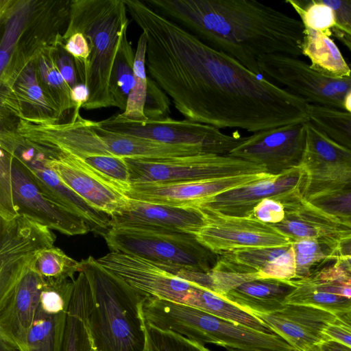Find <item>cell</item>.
<instances>
[{
  "label": "cell",
  "instance_id": "6da1fadb",
  "mask_svg": "<svg viewBox=\"0 0 351 351\" xmlns=\"http://www.w3.org/2000/svg\"><path fill=\"white\" fill-rule=\"evenodd\" d=\"M147 38L146 68L185 119L255 133L308 121V104L143 1L125 0Z\"/></svg>",
  "mask_w": 351,
  "mask_h": 351
},
{
  "label": "cell",
  "instance_id": "7a4b0ae2",
  "mask_svg": "<svg viewBox=\"0 0 351 351\" xmlns=\"http://www.w3.org/2000/svg\"><path fill=\"white\" fill-rule=\"evenodd\" d=\"M211 47L260 74L265 55H302V22L256 0H144Z\"/></svg>",
  "mask_w": 351,
  "mask_h": 351
},
{
  "label": "cell",
  "instance_id": "3957f363",
  "mask_svg": "<svg viewBox=\"0 0 351 351\" xmlns=\"http://www.w3.org/2000/svg\"><path fill=\"white\" fill-rule=\"evenodd\" d=\"M80 262L91 290L87 324L94 351H144L147 295L91 256Z\"/></svg>",
  "mask_w": 351,
  "mask_h": 351
},
{
  "label": "cell",
  "instance_id": "277c9868",
  "mask_svg": "<svg viewBox=\"0 0 351 351\" xmlns=\"http://www.w3.org/2000/svg\"><path fill=\"white\" fill-rule=\"evenodd\" d=\"M71 1H0V85L12 82L63 35Z\"/></svg>",
  "mask_w": 351,
  "mask_h": 351
},
{
  "label": "cell",
  "instance_id": "5b68a950",
  "mask_svg": "<svg viewBox=\"0 0 351 351\" xmlns=\"http://www.w3.org/2000/svg\"><path fill=\"white\" fill-rule=\"evenodd\" d=\"M125 0H72L70 17L62 38L83 34L90 47L86 86L88 99L85 110L114 106L109 90L114 60L129 19Z\"/></svg>",
  "mask_w": 351,
  "mask_h": 351
},
{
  "label": "cell",
  "instance_id": "8992f818",
  "mask_svg": "<svg viewBox=\"0 0 351 351\" xmlns=\"http://www.w3.org/2000/svg\"><path fill=\"white\" fill-rule=\"evenodd\" d=\"M145 322L200 343L243 351H297L280 335L260 332L189 306L147 295Z\"/></svg>",
  "mask_w": 351,
  "mask_h": 351
},
{
  "label": "cell",
  "instance_id": "52a82bcc",
  "mask_svg": "<svg viewBox=\"0 0 351 351\" xmlns=\"http://www.w3.org/2000/svg\"><path fill=\"white\" fill-rule=\"evenodd\" d=\"M103 236L111 252L197 271H210L219 257L201 245L194 235L180 232L110 228Z\"/></svg>",
  "mask_w": 351,
  "mask_h": 351
},
{
  "label": "cell",
  "instance_id": "ba28073f",
  "mask_svg": "<svg viewBox=\"0 0 351 351\" xmlns=\"http://www.w3.org/2000/svg\"><path fill=\"white\" fill-rule=\"evenodd\" d=\"M0 149L11 154L27 168L44 194L52 202L84 219L91 230L104 233L110 217L88 204L69 188L51 167L44 148L21 136L16 128H1Z\"/></svg>",
  "mask_w": 351,
  "mask_h": 351
},
{
  "label": "cell",
  "instance_id": "9c48e42d",
  "mask_svg": "<svg viewBox=\"0 0 351 351\" xmlns=\"http://www.w3.org/2000/svg\"><path fill=\"white\" fill-rule=\"evenodd\" d=\"M107 131L161 143L197 146L205 153L228 155L245 138L239 132L227 134L220 129L187 119L170 117L156 120H131L121 113L97 122Z\"/></svg>",
  "mask_w": 351,
  "mask_h": 351
},
{
  "label": "cell",
  "instance_id": "30bf717a",
  "mask_svg": "<svg viewBox=\"0 0 351 351\" xmlns=\"http://www.w3.org/2000/svg\"><path fill=\"white\" fill-rule=\"evenodd\" d=\"M131 185L219 178L266 172L263 166L211 153L161 160L125 158ZM267 173V172H266Z\"/></svg>",
  "mask_w": 351,
  "mask_h": 351
},
{
  "label": "cell",
  "instance_id": "8fae6325",
  "mask_svg": "<svg viewBox=\"0 0 351 351\" xmlns=\"http://www.w3.org/2000/svg\"><path fill=\"white\" fill-rule=\"evenodd\" d=\"M258 66L261 75L282 84L307 104L344 110L346 96L351 90V77H326L298 58L282 54L261 56Z\"/></svg>",
  "mask_w": 351,
  "mask_h": 351
},
{
  "label": "cell",
  "instance_id": "7c38bea8",
  "mask_svg": "<svg viewBox=\"0 0 351 351\" xmlns=\"http://www.w3.org/2000/svg\"><path fill=\"white\" fill-rule=\"evenodd\" d=\"M301 167L306 178L304 199L351 191V150L334 142L308 121L306 145Z\"/></svg>",
  "mask_w": 351,
  "mask_h": 351
},
{
  "label": "cell",
  "instance_id": "4fadbf2b",
  "mask_svg": "<svg viewBox=\"0 0 351 351\" xmlns=\"http://www.w3.org/2000/svg\"><path fill=\"white\" fill-rule=\"evenodd\" d=\"M52 230L24 215L0 219V304L32 265L37 254L53 246Z\"/></svg>",
  "mask_w": 351,
  "mask_h": 351
},
{
  "label": "cell",
  "instance_id": "5bb4252c",
  "mask_svg": "<svg viewBox=\"0 0 351 351\" xmlns=\"http://www.w3.org/2000/svg\"><path fill=\"white\" fill-rule=\"evenodd\" d=\"M198 208L204 223L194 236L201 245L215 254L291 243L272 225L254 217L230 216L205 207Z\"/></svg>",
  "mask_w": 351,
  "mask_h": 351
},
{
  "label": "cell",
  "instance_id": "9a60e30c",
  "mask_svg": "<svg viewBox=\"0 0 351 351\" xmlns=\"http://www.w3.org/2000/svg\"><path fill=\"white\" fill-rule=\"evenodd\" d=\"M97 260L150 297L191 306L201 287L180 278L165 265L137 256L110 252Z\"/></svg>",
  "mask_w": 351,
  "mask_h": 351
},
{
  "label": "cell",
  "instance_id": "2e32d148",
  "mask_svg": "<svg viewBox=\"0 0 351 351\" xmlns=\"http://www.w3.org/2000/svg\"><path fill=\"white\" fill-rule=\"evenodd\" d=\"M307 121L253 133L228 155L263 166L273 176L300 167L306 149Z\"/></svg>",
  "mask_w": 351,
  "mask_h": 351
},
{
  "label": "cell",
  "instance_id": "e0dca14e",
  "mask_svg": "<svg viewBox=\"0 0 351 351\" xmlns=\"http://www.w3.org/2000/svg\"><path fill=\"white\" fill-rule=\"evenodd\" d=\"M264 172L191 181L132 184L125 195L132 199L181 208H198L206 199L267 178Z\"/></svg>",
  "mask_w": 351,
  "mask_h": 351
},
{
  "label": "cell",
  "instance_id": "ac0fdd59",
  "mask_svg": "<svg viewBox=\"0 0 351 351\" xmlns=\"http://www.w3.org/2000/svg\"><path fill=\"white\" fill-rule=\"evenodd\" d=\"M12 184L14 204L18 215L68 236L84 234L91 230L84 219L49 199L25 166L13 156Z\"/></svg>",
  "mask_w": 351,
  "mask_h": 351
},
{
  "label": "cell",
  "instance_id": "d6986e66",
  "mask_svg": "<svg viewBox=\"0 0 351 351\" xmlns=\"http://www.w3.org/2000/svg\"><path fill=\"white\" fill-rule=\"evenodd\" d=\"M41 146L47 154L49 165L69 188L88 204L110 217L120 213L126 207L129 198L80 158Z\"/></svg>",
  "mask_w": 351,
  "mask_h": 351
},
{
  "label": "cell",
  "instance_id": "ffe728a7",
  "mask_svg": "<svg viewBox=\"0 0 351 351\" xmlns=\"http://www.w3.org/2000/svg\"><path fill=\"white\" fill-rule=\"evenodd\" d=\"M94 122L80 114L75 121L52 125H36L19 119L16 131L31 142L80 158L111 155L95 130Z\"/></svg>",
  "mask_w": 351,
  "mask_h": 351
},
{
  "label": "cell",
  "instance_id": "44dd1931",
  "mask_svg": "<svg viewBox=\"0 0 351 351\" xmlns=\"http://www.w3.org/2000/svg\"><path fill=\"white\" fill-rule=\"evenodd\" d=\"M305 178L306 172L300 166L209 197L199 206L230 216L253 217L254 208L263 199H278L296 190L301 192Z\"/></svg>",
  "mask_w": 351,
  "mask_h": 351
},
{
  "label": "cell",
  "instance_id": "7402d4cb",
  "mask_svg": "<svg viewBox=\"0 0 351 351\" xmlns=\"http://www.w3.org/2000/svg\"><path fill=\"white\" fill-rule=\"evenodd\" d=\"M250 314L297 351H317L319 344L326 339L324 329L335 316L322 308L292 304H285L272 313Z\"/></svg>",
  "mask_w": 351,
  "mask_h": 351
},
{
  "label": "cell",
  "instance_id": "603a6c76",
  "mask_svg": "<svg viewBox=\"0 0 351 351\" xmlns=\"http://www.w3.org/2000/svg\"><path fill=\"white\" fill-rule=\"evenodd\" d=\"M46 281L32 266L0 304V339L26 351L27 337Z\"/></svg>",
  "mask_w": 351,
  "mask_h": 351
},
{
  "label": "cell",
  "instance_id": "cb8c5ba5",
  "mask_svg": "<svg viewBox=\"0 0 351 351\" xmlns=\"http://www.w3.org/2000/svg\"><path fill=\"white\" fill-rule=\"evenodd\" d=\"M74 280L46 282L27 334L26 351H61Z\"/></svg>",
  "mask_w": 351,
  "mask_h": 351
},
{
  "label": "cell",
  "instance_id": "d4e9b609",
  "mask_svg": "<svg viewBox=\"0 0 351 351\" xmlns=\"http://www.w3.org/2000/svg\"><path fill=\"white\" fill-rule=\"evenodd\" d=\"M0 106L19 119L36 125L57 124L62 118L38 84L34 61L12 82L0 85Z\"/></svg>",
  "mask_w": 351,
  "mask_h": 351
},
{
  "label": "cell",
  "instance_id": "484cf974",
  "mask_svg": "<svg viewBox=\"0 0 351 351\" xmlns=\"http://www.w3.org/2000/svg\"><path fill=\"white\" fill-rule=\"evenodd\" d=\"M203 223L199 208H181L129 199L120 213L110 217V228L165 230L194 235Z\"/></svg>",
  "mask_w": 351,
  "mask_h": 351
},
{
  "label": "cell",
  "instance_id": "4316f807",
  "mask_svg": "<svg viewBox=\"0 0 351 351\" xmlns=\"http://www.w3.org/2000/svg\"><path fill=\"white\" fill-rule=\"evenodd\" d=\"M280 202L285 207V218L272 226L291 243L309 239L339 241L351 234L350 228L313 207L300 191L288 194Z\"/></svg>",
  "mask_w": 351,
  "mask_h": 351
},
{
  "label": "cell",
  "instance_id": "83f0119b",
  "mask_svg": "<svg viewBox=\"0 0 351 351\" xmlns=\"http://www.w3.org/2000/svg\"><path fill=\"white\" fill-rule=\"evenodd\" d=\"M243 274H258L263 278L293 280L295 262L292 243L272 247L251 248L219 255L213 267Z\"/></svg>",
  "mask_w": 351,
  "mask_h": 351
},
{
  "label": "cell",
  "instance_id": "f1b7e54d",
  "mask_svg": "<svg viewBox=\"0 0 351 351\" xmlns=\"http://www.w3.org/2000/svg\"><path fill=\"white\" fill-rule=\"evenodd\" d=\"M295 287L294 280L258 278L242 283L221 298L250 313H272L285 305Z\"/></svg>",
  "mask_w": 351,
  "mask_h": 351
},
{
  "label": "cell",
  "instance_id": "f546056e",
  "mask_svg": "<svg viewBox=\"0 0 351 351\" xmlns=\"http://www.w3.org/2000/svg\"><path fill=\"white\" fill-rule=\"evenodd\" d=\"M93 127L112 155L124 158L161 160L205 153L197 146L174 145L109 132Z\"/></svg>",
  "mask_w": 351,
  "mask_h": 351
},
{
  "label": "cell",
  "instance_id": "4dcf8cb0",
  "mask_svg": "<svg viewBox=\"0 0 351 351\" xmlns=\"http://www.w3.org/2000/svg\"><path fill=\"white\" fill-rule=\"evenodd\" d=\"M91 298L87 277L80 271L74 280L61 351H94L87 324Z\"/></svg>",
  "mask_w": 351,
  "mask_h": 351
},
{
  "label": "cell",
  "instance_id": "1f68e13d",
  "mask_svg": "<svg viewBox=\"0 0 351 351\" xmlns=\"http://www.w3.org/2000/svg\"><path fill=\"white\" fill-rule=\"evenodd\" d=\"M332 33L305 28L302 55L310 60V66L320 74L334 79L351 77V67L330 38Z\"/></svg>",
  "mask_w": 351,
  "mask_h": 351
},
{
  "label": "cell",
  "instance_id": "d6a6232c",
  "mask_svg": "<svg viewBox=\"0 0 351 351\" xmlns=\"http://www.w3.org/2000/svg\"><path fill=\"white\" fill-rule=\"evenodd\" d=\"M339 241L326 239H302L292 243L295 278L304 280L336 260L335 251Z\"/></svg>",
  "mask_w": 351,
  "mask_h": 351
},
{
  "label": "cell",
  "instance_id": "836d02e7",
  "mask_svg": "<svg viewBox=\"0 0 351 351\" xmlns=\"http://www.w3.org/2000/svg\"><path fill=\"white\" fill-rule=\"evenodd\" d=\"M38 84L48 99L60 111L65 113L75 108L71 90L53 61L51 47L43 50L34 60Z\"/></svg>",
  "mask_w": 351,
  "mask_h": 351
},
{
  "label": "cell",
  "instance_id": "e575fe53",
  "mask_svg": "<svg viewBox=\"0 0 351 351\" xmlns=\"http://www.w3.org/2000/svg\"><path fill=\"white\" fill-rule=\"evenodd\" d=\"M128 27L121 36L111 69L109 90L114 106L125 111L134 82L135 53L127 36Z\"/></svg>",
  "mask_w": 351,
  "mask_h": 351
},
{
  "label": "cell",
  "instance_id": "d590c367",
  "mask_svg": "<svg viewBox=\"0 0 351 351\" xmlns=\"http://www.w3.org/2000/svg\"><path fill=\"white\" fill-rule=\"evenodd\" d=\"M308 121L337 144L351 150V113L344 110L307 106Z\"/></svg>",
  "mask_w": 351,
  "mask_h": 351
},
{
  "label": "cell",
  "instance_id": "8d00e7d4",
  "mask_svg": "<svg viewBox=\"0 0 351 351\" xmlns=\"http://www.w3.org/2000/svg\"><path fill=\"white\" fill-rule=\"evenodd\" d=\"M32 267L46 282L60 283L73 279L75 274L81 270V262L69 257L61 249L53 245L40 251Z\"/></svg>",
  "mask_w": 351,
  "mask_h": 351
},
{
  "label": "cell",
  "instance_id": "74e56055",
  "mask_svg": "<svg viewBox=\"0 0 351 351\" xmlns=\"http://www.w3.org/2000/svg\"><path fill=\"white\" fill-rule=\"evenodd\" d=\"M147 38L142 32L140 35L135 52L134 64V82L128 97L125 111L121 114L127 119L135 121H144L147 119L144 114L148 76L146 73Z\"/></svg>",
  "mask_w": 351,
  "mask_h": 351
},
{
  "label": "cell",
  "instance_id": "f35d334b",
  "mask_svg": "<svg viewBox=\"0 0 351 351\" xmlns=\"http://www.w3.org/2000/svg\"><path fill=\"white\" fill-rule=\"evenodd\" d=\"M295 289L287 297L285 304L311 306L337 314L351 310V298L315 289L302 280H294Z\"/></svg>",
  "mask_w": 351,
  "mask_h": 351
},
{
  "label": "cell",
  "instance_id": "ab89813d",
  "mask_svg": "<svg viewBox=\"0 0 351 351\" xmlns=\"http://www.w3.org/2000/svg\"><path fill=\"white\" fill-rule=\"evenodd\" d=\"M145 329L146 341L144 351H211L202 343L145 322Z\"/></svg>",
  "mask_w": 351,
  "mask_h": 351
},
{
  "label": "cell",
  "instance_id": "60d3db41",
  "mask_svg": "<svg viewBox=\"0 0 351 351\" xmlns=\"http://www.w3.org/2000/svg\"><path fill=\"white\" fill-rule=\"evenodd\" d=\"M302 281L318 290L351 298V274L337 259Z\"/></svg>",
  "mask_w": 351,
  "mask_h": 351
},
{
  "label": "cell",
  "instance_id": "b9f144b4",
  "mask_svg": "<svg viewBox=\"0 0 351 351\" xmlns=\"http://www.w3.org/2000/svg\"><path fill=\"white\" fill-rule=\"evenodd\" d=\"M80 159L125 195L130 189L129 169L124 158L114 155H98Z\"/></svg>",
  "mask_w": 351,
  "mask_h": 351
},
{
  "label": "cell",
  "instance_id": "7bdbcfd3",
  "mask_svg": "<svg viewBox=\"0 0 351 351\" xmlns=\"http://www.w3.org/2000/svg\"><path fill=\"white\" fill-rule=\"evenodd\" d=\"M285 3L298 14L305 28L332 33L335 24V14L323 0H287Z\"/></svg>",
  "mask_w": 351,
  "mask_h": 351
},
{
  "label": "cell",
  "instance_id": "ee69618b",
  "mask_svg": "<svg viewBox=\"0 0 351 351\" xmlns=\"http://www.w3.org/2000/svg\"><path fill=\"white\" fill-rule=\"evenodd\" d=\"M306 202L351 229V191L318 196Z\"/></svg>",
  "mask_w": 351,
  "mask_h": 351
},
{
  "label": "cell",
  "instance_id": "f6af8a7d",
  "mask_svg": "<svg viewBox=\"0 0 351 351\" xmlns=\"http://www.w3.org/2000/svg\"><path fill=\"white\" fill-rule=\"evenodd\" d=\"M0 149V219L9 220L18 215L12 193V155L3 149Z\"/></svg>",
  "mask_w": 351,
  "mask_h": 351
},
{
  "label": "cell",
  "instance_id": "bcb514c9",
  "mask_svg": "<svg viewBox=\"0 0 351 351\" xmlns=\"http://www.w3.org/2000/svg\"><path fill=\"white\" fill-rule=\"evenodd\" d=\"M63 42L65 49L75 60L79 83L86 85V71L90 53L86 37L80 32H75L63 38Z\"/></svg>",
  "mask_w": 351,
  "mask_h": 351
},
{
  "label": "cell",
  "instance_id": "7dc6e473",
  "mask_svg": "<svg viewBox=\"0 0 351 351\" xmlns=\"http://www.w3.org/2000/svg\"><path fill=\"white\" fill-rule=\"evenodd\" d=\"M171 101L157 83L148 77L144 114L147 119L156 120L169 117Z\"/></svg>",
  "mask_w": 351,
  "mask_h": 351
},
{
  "label": "cell",
  "instance_id": "c3c4849f",
  "mask_svg": "<svg viewBox=\"0 0 351 351\" xmlns=\"http://www.w3.org/2000/svg\"><path fill=\"white\" fill-rule=\"evenodd\" d=\"M335 14V24L332 32L351 51V1L323 0Z\"/></svg>",
  "mask_w": 351,
  "mask_h": 351
},
{
  "label": "cell",
  "instance_id": "681fc988",
  "mask_svg": "<svg viewBox=\"0 0 351 351\" xmlns=\"http://www.w3.org/2000/svg\"><path fill=\"white\" fill-rule=\"evenodd\" d=\"M53 61L71 90L80 83L73 57L65 49L62 36L51 47Z\"/></svg>",
  "mask_w": 351,
  "mask_h": 351
},
{
  "label": "cell",
  "instance_id": "f907efd6",
  "mask_svg": "<svg viewBox=\"0 0 351 351\" xmlns=\"http://www.w3.org/2000/svg\"><path fill=\"white\" fill-rule=\"evenodd\" d=\"M335 315L324 330L326 339H332L351 348V310Z\"/></svg>",
  "mask_w": 351,
  "mask_h": 351
},
{
  "label": "cell",
  "instance_id": "816d5d0a",
  "mask_svg": "<svg viewBox=\"0 0 351 351\" xmlns=\"http://www.w3.org/2000/svg\"><path fill=\"white\" fill-rule=\"evenodd\" d=\"M252 215L263 223L274 225L284 219L285 210L280 201L274 197H267L254 208Z\"/></svg>",
  "mask_w": 351,
  "mask_h": 351
},
{
  "label": "cell",
  "instance_id": "f5cc1de1",
  "mask_svg": "<svg viewBox=\"0 0 351 351\" xmlns=\"http://www.w3.org/2000/svg\"><path fill=\"white\" fill-rule=\"evenodd\" d=\"M71 95L73 102L75 104V108L73 111V115L71 121H75L80 115L79 111L83 105L88 99V90L84 84H79L75 88L71 90Z\"/></svg>",
  "mask_w": 351,
  "mask_h": 351
},
{
  "label": "cell",
  "instance_id": "db71d44e",
  "mask_svg": "<svg viewBox=\"0 0 351 351\" xmlns=\"http://www.w3.org/2000/svg\"><path fill=\"white\" fill-rule=\"evenodd\" d=\"M317 351H351V348L332 339H325L319 344Z\"/></svg>",
  "mask_w": 351,
  "mask_h": 351
},
{
  "label": "cell",
  "instance_id": "11a10c76",
  "mask_svg": "<svg viewBox=\"0 0 351 351\" xmlns=\"http://www.w3.org/2000/svg\"><path fill=\"white\" fill-rule=\"evenodd\" d=\"M349 255H351V234L338 242L335 251V258Z\"/></svg>",
  "mask_w": 351,
  "mask_h": 351
},
{
  "label": "cell",
  "instance_id": "9f6ffc18",
  "mask_svg": "<svg viewBox=\"0 0 351 351\" xmlns=\"http://www.w3.org/2000/svg\"><path fill=\"white\" fill-rule=\"evenodd\" d=\"M337 259L351 274V255L339 257Z\"/></svg>",
  "mask_w": 351,
  "mask_h": 351
},
{
  "label": "cell",
  "instance_id": "6f0895ef",
  "mask_svg": "<svg viewBox=\"0 0 351 351\" xmlns=\"http://www.w3.org/2000/svg\"><path fill=\"white\" fill-rule=\"evenodd\" d=\"M0 351H21L16 347L0 339Z\"/></svg>",
  "mask_w": 351,
  "mask_h": 351
},
{
  "label": "cell",
  "instance_id": "680465c9",
  "mask_svg": "<svg viewBox=\"0 0 351 351\" xmlns=\"http://www.w3.org/2000/svg\"><path fill=\"white\" fill-rule=\"evenodd\" d=\"M228 351H243V350H237V349H233V348H227L226 349Z\"/></svg>",
  "mask_w": 351,
  "mask_h": 351
}]
</instances>
